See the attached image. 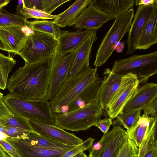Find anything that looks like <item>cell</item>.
Instances as JSON below:
<instances>
[{
	"label": "cell",
	"mask_w": 157,
	"mask_h": 157,
	"mask_svg": "<svg viewBox=\"0 0 157 157\" xmlns=\"http://www.w3.org/2000/svg\"><path fill=\"white\" fill-rule=\"evenodd\" d=\"M53 56L19 67L8 79L10 93L27 100H46Z\"/></svg>",
	"instance_id": "1"
},
{
	"label": "cell",
	"mask_w": 157,
	"mask_h": 157,
	"mask_svg": "<svg viewBox=\"0 0 157 157\" xmlns=\"http://www.w3.org/2000/svg\"><path fill=\"white\" fill-rule=\"evenodd\" d=\"M97 67L90 66L71 78H67L59 90L49 101L52 114L65 113L66 109L87 86L94 82L98 77Z\"/></svg>",
	"instance_id": "2"
},
{
	"label": "cell",
	"mask_w": 157,
	"mask_h": 157,
	"mask_svg": "<svg viewBox=\"0 0 157 157\" xmlns=\"http://www.w3.org/2000/svg\"><path fill=\"white\" fill-rule=\"evenodd\" d=\"M4 101L15 115L28 120L55 125L54 116L48 100H27L10 93L4 96Z\"/></svg>",
	"instance_id": "3"
},
{
	"label": "cell",
	"mask_w": 157,
	"mask_h": 157,
	"mask_svg": "<svg viewBox=\"0 0 157 157\" xmlns=\"http://www.w3.org/2000/svg\"><path fill=\"white\" fill-rule=\"evenodd\" d=\"M103 109L98 100L84 106L54 116L55 125L63 129L78 132L86 130L101 120Z\"/></svg>",
	"instance_id": "4"
},
{
	"label": "cell",
	"mask_w": 157,
	"mask_h": 157,
	"mask_svg": "<svg viewBox=\"0 0 157 157\" xmlns=\"http://www.w3.org/2000/svg\"><path fill=\"white\" fill-rule=\"evenodd\" d=\"M111 70L122 76L128 73L136 74L139 84L147 82L157 73V51L117 60L113 63Z\"/></svg>",
	"instance_id": "5"
},
{
	"label": "cell",
	"mask_w": 157,
	"mask_h": 157,
	"mask_svg": "<svg viewBox=\"0 0 157 157\" xmlns=\"http://www.w3.org/2000/svg\"><path fill=\"white\" fill-rule=\"evenodd\" d=\"M134 15V10L131 8L115 18L98 48L94 63L96 67L106 62L112 54L115 44L128 32Z\"/></svg>",
	"instance_id": "6"
},
{
	"label": "cell",
	"mask_w": 157,
	"mask_h": 157,
	"mask_svg": "<svg viewBox=\"0 0 157 157\" xmlns=\"http://www.w3.org/2000/svg\"><path fill=\"white\" fill-rule=\"evenodd\" d=\"M57 40L52 35L33 31L28 36L25 46L19 55L25 63H34L55 54Z\"/></svg>",
	"instance_id": "7"
},
{
	"label": "cell",
	"mask_w": 157,
	"mask_h": 157,
	"mask_svg": "<svg viewBox=\"0 0 157 157\" xmlns=\"http://www.w3.org/2000/svg\"><path fill=\"white\" fill-rule=\"evenodd\" d=\"M128 139L126 131L119 126H114L93 145L89 157H117Z\"/></svg>",
	"instance_id": "8"
},
{
	"label": "cell",
	"mask_w": 157,
	"mask_h": 157,
	"mask_svg": "<svg viewBox=\"0 0 157 157\" xmlns=\"http://www.w3.org/2000/svg\"><path fill=\"white\" fill-rule=\"evenodd\" d=\"M139 82L136 74L128 73L122 76L119 88L105 109L112 119L117 117L137 89Z\"/></svg>",
	"instance_id": "9"
},
{
	"label": "cell",
	"mask_w": 157,
	"mask_h": 157,
	"mask_svg": "<svg viewBox=\"0 0 157 157\" xmlns=\"http://www.w3.org/2000/svg\"><path fill=\"white\" fill-rule=\"evenodd\" d=\"M157 10V4L138 6L132 21L127 40V55L134 53L137 41L153 13Z\"/></svg>",
	"instance_id": "10"
},
{
	"label": "cell",
	"mask_w": 157,
	"mask_h": 157,
	"mask_svg": "<svg viewBox=\"0 0 157 157\" xmlns=\"http://www.w3.org/2000/svg\"><path fill=\"white\" fill-rule=\"evenodd\" d=\"M75 56V52L59 59L55 58L53 55L46 100L49 101L54 97L67 78Z\"/></svg>",
	"instance_id": "11"
},
{
	"label": "cell",
	"mask_w": 157,
	"mask_h": 157,
	"mask_svg": "<svg viewBox=\"0 0 157 157\" xmlns=\"http://www.w3.org/2000/svg\"><path fill=\"white\" fill-rule=\"evenodd\" d=\"M91 2L69 27L96 32L105 24L115 18L98 9Z\"/></svg>",
	"instance_id": "12"
},
{
	"label": "cell",
	"mask_w": 157,
	"mask_h": 157,
	"mask_svg": "<svg viewBox=\"0 0 157 157\" xmlns=\"http://www.w3.org/2000/svg\"><path fill=\"white\" fill-rule=\"evenodd\" d=\"M33 31L27 26L0 27V39L6 52L19 55L25 46L28 36Z\"/></svg>",
	"instance_id": "13"
},
{
	"label": "cell",
	"mask_w": 157,
	"mask_h": 157,
	"mask_svg": "<svg viewBox=\"0 0 157 157\" xmlns=\"http://www.w3.org/2000/svg\"><path fill=\"white\" fill-rule=\"evenodd\" d=\"M28 121L33 131L64 144L77 146L83 142L82 139L73 133L68 132L55 125H49L32 120Z\"/></svg>",
	"instance_id": "14"
},
{
	"label": "cell",
	"mask_w": 157,
	"mask_h": 157,
	"mask_svg": "<svg viewBox=\"0 0 157 157\" xmlns=\"http://www.w3.org/2000/svg\"><path fill=\"white\" fill-rule=\"evenodd\" d=\"M4 138L15 148L20 157H60L68 151L48 149L32 145L21 137H6Z\"/></svg>",
	"instance_id": "15"
},
{
	"label": "cell",
	"mask_w": 157,
	"mask_h": 157,
	"mask_svg": "<svg viewBox=\"0 0 157 157\" xmlns=\"http://www.w3.org/2000/svg\"><path fill=\"white\" fill-rule=\"evenodd\" d=\"M94 32L90 30L75 32L62 31L57 40L54 55L56 59L62 58L67 54L75 52L83 42Z\"/></svg>",
	"instance_id": "16"
},
{
	"label": "cell",
	"mask_w": 157,
	"mask_h": 157,
	"mask_svg": "<svg viewBox=\"0 0 157 157\" xmlns=\"http://www.w3.org/2000/svg\"><path fill=\"white\" fill-rule=\"evenodd\" d=\"M157 97V84L146 82L139 89L127 102L122 111L128 112L141 110L146 105L151 102Z\"/></svg>",
	"instance_id": "17"
},
{
	"label": "cell",
	"mask_w": 157,
	"mask_h": 157,
	"mask_svg": "<svg viewBox=\"0 0 157 157\" xmlns=\"http://www.w3.org/2000/svg\"><path fill=\"white\" fill-rule=\"evenodd\" d=\"M97 39L96 32H93L75 51V56L67 78H71L90 67V57L94 42Z\"/></svg>",
	"instance_id": "18"
},
{
	"label": "cell",
	"mask_w": 157,
	"mask_h": 157,
	"mask_svg": "<svg viewBox=\"0 0 157 157\" xmlns=\"http://www.w3.org/2000/svg\"><path fill=\"white\" fill-rule=\"evenodd\" d=\"M103 75L98 100L101 108L105 109L118 90L122 76L113 72L109 68L105 69Z\"/></svg>",
	"instance_id": "19"
},
{
	"label": "cell",
	"mask_w": 157,
	"mask_h": 157,
	"mask_svg": "<svg viewBox=\"0 0 157 157\" xmlns=\"http://www.w3.org/2000/svg\"><path fill=\"white\" fill-rule=\"evenodd\" d=\"M135 1V0H92L91 3L98 9L116 18L131 9Z\"/></svg>",
	"instance_id": "20"
},
{
	"label": "cell",
	"mask_w": 157,
	"mask_h": 157,
	"mask_svg": "<svg viewBox=\"0 0 157 157\" xmlns=\"http://www.w3.org/2000/svg\"><path fill=\"white\" fill-rule=\"evenodd\" d=\"M157 117L140 116L135 126L131 129L126 131L128 138L139 147L146 135L157 125Z\"/></svg>",
	"instance_id": "21"
},
{
	"label": "cell",
	"mask_w": 157,
	"mask_h": 157,
	"mask_svg": "<svg viewBox=\"0 0 157 157\" xmlns=\"http://www.w3.org/2000/svg\"><path fill=\"white\" fill-rule=\"evenodd\" d=\"M102 81L101 79L98 76L94 82L85 88L68 106L65 113L98 100V93Z\"/></svg>",
	"instance_id": "22"
},
{
	"label": "cell",
	"mask_w": 157,
	"mask_h": 157,
	"mask_svg": "<svg viewBox=\"0 0 157 157\" xmlns=\"http://www.w3.org/2000/svg\"><path fill=\"white\" fill-rule=\"evenodd\" d=\"M91 0H77L68 8L58 14L54 23L60 28L69 26L91 2Z\"/></svg>",
	"instance_id": "23"
},
{
	"label": "cell",
	"mask_w": 157,
	"mask_h": 157,
	"mask_svg": "<svg viewBox=\"0 0 157 157\" xmlns=\"http://www.w3.org/2000/svg\"><path fill=\"white\" fill-rule=\"evenodd\" d=\"M157 10L153 14L140 36L136 50H146L157 42Z\"/></svg>",
	"instance_id": "24"
},
{
	"label": "cell",
	"mask_w": 157,
	"mask_h": 157,
	"mask_svg": "<svg viewBox=\"0 0 157 157\" xmlns=\"http://www.w3.org/2000/svg\"><path fill=\"white\" fill-rule=\"evenodd\" d=\"M21 137L25 141L30 144L50 149L69 151L77 146L64 144L43 136L33 131L28 132Z\"/></svg>",
	"instance_id": "25"
},
{
	"label": "cell",
	"mask_w": 157,
	"mask_h": 157,
	"mask_svg": "<svg viewBox=\"0 0 157 157\" xmlns=\"http://www.w3.org/2000/svg\"><path fill=\"white\" fill-rule=\"evenodd\" d=\"M27 27L33 31L45 33L52 35L57 40L62 31L54 20H27Z\"/></svg>",
	"instance_id": "26"
},
{
	"label": "cell",
	"mask_w": 157,
	"mask_h": 157,
	"mask_svg": "<svg viewBox=\"0 0 157 157\" xmlns=\"http://www.w3.org/2000/svg\"><path fill=\"white\" fill-rule=\"evenodd\" d=\"M16 64L13 57L0 52V89L7 88L9 75Z\"/></svg>",
	"instance_id": "27"
},
{
	"label": "cell",
	"mask_w": 157,
	"mask_h": 157,
	"mask_svg": "<svg viewBox=\"0 0 157 157\" xmlns=\"http://www.w3.org/2000/svg\"><path fill=\"white\" fill-rule=\"evenodd\" d=\"M27 20L21 14L9 13L5 8L0 9V27H27Z\"/></svg>",
	"instance_id": "28"
},
{
	"label": "cell",
	"mask_w": 157,
	"mask_h": 157,
	"mask_svg": "<svg viewBox=\"0 0 157 157\" xmlns=\"http://www.w3.org/2000/svg\"><path fill=\"white\" fill-rule=\"evenodd\" d=\"M0 124L6 127L21 128L28 132L33 131L28 120L13 114L0 117Z\"/></svg>",
	"instance_id": "29"
},
{
	"label": "cell",
	"mask_w": 157,
	"mask_h": 157,
	"mask_svg": "<svg viewBox=\"0 0 157 157\" xmlns=\"http://www.w3.org/2000/svg\"><path fill=\"white\" fill-rule=\"evenodd\" d=\"M141 110H138L128 112H120L117 118L121 124L126 130H129L136 124L140 116Z\"/></svg>",
	"instance_id": "30"
},
{
	"label": "cell",
	"mask_w": 157,
	"mask_h": 157,
	"mask_svg": "<svg viewBox=\"0 0 157 157\" xmlns=\"http://www.w3.org/2000/svg\"><path fill=\"white\" fill-rule=\"evenodd\" d=\"M20 14L26 20L31 18L38 20H54L58 16V14H49L41 10L26 8L25 6Z\"/></svg>",
	"instance_id": "31"
},
{
	"label": "cell",
	"mask_w": 157,
	"mask_h": 157,
	"mask_svg": "<svg viewBox=\"0 0 157 157\" xmlns=\"http://www.w3.org/2000/svg\"><path fill=\"white\" fill-rule=\"evenodd\" d=\"M139 148L134 142L128 138L120 150L117 157H134L138 156Z\"/></svg>",
	"instance_id": "32"
},
{
	"label": "cell",
	"mask_w": 157,
	"mask_h": 157,
	"mask_svg": "<svg viewBox=\"0 0 157 157\" xmlns=\"http://www.w3.org/2000/svg\"><path fill=\"white\" fill-rule=\"evenodd\" d=\"M94 140L93 138L90 137L60 157H71L81 152L90 149L93 145Z\"/></svg>",
	"instance_id": "33"
},
{
	"label": "cell",
	"mask_w": 157,
	"mask_h": 157,
	"mask_svg": "<svg viewBox=\"0 0 157 157\" xmlns=\"http://www.w3.org/2000/svg\"><path fill=\"white\" fill-rule=\"evenodd\" d=\"M157 125L155 126L146 135L141 145L139 147L137 157H144L146 154L152 136L156 135Z\"/></svg>",
	"instance_id": "34"
},
{
	"label": "cell",
	"mask_w": 157,
	"mask_h": 157,
	"mask_svg": "<svg viewBox=\"0 0 157 157\" xmlns=\"http://www.w3.org/2000/svg\"><path fill=\"white\" fill-rule=\"evenodd\" d=\"M70 0H43L44 11L51 14L58 7Z\"/></svg>",
	"instance_id": "35"
},
{
	"label": "cell",
	"mask_w": 157,
	"mask_h": 157,
	"mask_svg": "<svg viewBox=\"0 0 157 157\" xmlns=\"http://www.w3.org/2000/svg\"><path fill=\"white\" fill-rule=\"evenodd\" d=\"M142 110L144 112L142 116L145 117H157V98L146 105Z\"/></svg>",
	"instance_id": "36"
},
{
	"label": "cell",
	"mask_w": 157,
	"mask_h": 157,
	"mask_svg": "<svg viewBox=\"0 0 157 157\" xmlns=\"http://www.w3.org/2000/svg\"><path fill=\"white\" fill-rule=\"evenodd\" d=\"M144 157H157V139L154 136L151 140L147 151Z\"/></svg>",
	"instance_id": "37"
},
{
	"label": "cell",
	"mask_w": 157,
	"mask_h": 157,
	"mask_svg": "<svg viewBox=\"0 0 157 157\" xmlns=\"http://www.w3.org/2000/svg\"><path fill=\"white\" fill-rule=\"evenodd\" d=\"M112 124V119L109 117L100 120L96 122L94 126L98 127L104 134H105L108 132Z\"/></svg>",
	"instance_id": "38"
},
{
	"label": "cell",
	"mask_w": 157,
	"mask_h": 157,
	"mask_svg": "<svg viewBox=\"0 0 157 157\" xmlns=\"http://www.w3.org/2000/svg\"><path fill=\"white\" fill-rule=\"evenodd\" d=\"M0 144L6 150L10 157H20L15 148L5 138L0 139Z\"/></svg>",
	"instance_id": "39"
},
{
	"label": "cell",
	"mask_w": 157,
	"mask_h": 157,
	"mask_svg": "<svg viewBox=\"0 0 157 157\" xmlns=\"http://www.w3.org/2000/svg\"><path fill=\"white\" fill-rule=\"evenodd\" d=\"M25 7L44 11L43 0H23Z\"/></svg>",
	"instance_id": "40"
},
{
	"label": "cell",
	"mask_w": 157,
	"mask_h": 157,
	"mask_svg": "<svg viewBox=\"0 0 157 157\" xmlns=\"http://www.w3.org/2000/svg\"><path fill=\"white\" fill-rule=\"evenodd\" d=\"M4 96L0 92V117L13 114L5 104Z\"/></svg>",
	"instance_id": "41"
},
{
	"label": "cell",
	"mask_w": 157,
	"mask_h": 157,
	"mask_svg": "<svg viewBox=\"0 0 157 157\" xmlns=\"http://www.w3.org/2000/svg\"><path fill=\"white\" fill-rule=\"evenodd\" d=\"M136 6H148L157 4L156 0H136L135 3Z\"/></svg>",
	"instance_id": "42"
},
{
	"label": "cell",
	"mask_w": 157,
	"mask_h": 157,
	"mask_svg": "<svg viewBox=\"0 0 157 157\" xmlns=\"http://www.w3.org/2000/svg\"><path fill=\"white\" fill-rule=\"evenodd\" d=\"M24 7L23 0L18 1L17 6L15 14H21L20 12L22 10Z\"/></svg>",
	"instance_id": "43"
},
{
	"label": "cell",
	"mask_w": 157,
	"mask_h": 157,
	"mask_svg": "<svg viewBox=\"0 0 157 157\" xmlns=\"http://www.w3.org/2000/svg\"><path fill=\"white\" fill-rule=\"evenodd\" d=\"M0 157H10L6 150L0 144Z\"/></svg>",
	"instance_id": "44"
},
{
	"label": "cell",
	"mask_w": 157,
	"mask_h": 157,
	"mask_svg": "<svg viewBox=\"0 0 157 157\" xmlns=\"http://www.w3.org/2000/svg\"><path fill=\"white\" fill-rule=\"evenodd\" d=\"M10 1L9 0H0V9L7 6Z\"/></svg>",
	"instance_id": "45"
},
{
	"label": "cell",
	"mask_w": 157,
	"mask_h": 157,
	"mask_svg": "<svg viewBox=\"0 0 157 157\" xmlns=\"http://www.w3.org/2000/svg\"><path fill=\"white\" fill-rule=\"evenodd\" d=\"M71 157H87V155L83 152H81Z\"/></svg>",
	"instance_id": "46"
},
{
	"label": "cell",
	"mask_w": 157,
	"mask_h": 157,
	"mask_svg": "<svg viewBox=\"0 0 157 157\" xmlns=\"http://www.w3.org/2000/svg\"><path fill=\"white\" fill-rule=\"evenodd\" d=\"M0 50H1L2 51H6V49L5 48L1 41V40L0 39Z\"/></svg>",
	"instance_id": "47"
},
{
	"label": "cell",
	"mask_w": 157,
	"mask_h": 157,
	"mask_svg": "<svg viewBox=\"0 0 157 157\" xmlns=\"http://www.w3.org/2000/svg\"><path fill=\"white\" fill-rule=\"evenodd\" d=\"M138 156H135L134 157H137Z\"/></svg>",
	"instance_id": "48"
}]
</instances>
